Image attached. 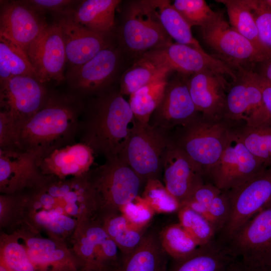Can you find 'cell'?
<instances>
[{"mask_svg":"<svg viewBox=\"0 0 271 271\" xmlns=\"http://www.w3.org/2000/svg\"><path fill=\"white\" fill-rule=\"evenodd\" d=\"M88 173L66 179L43 176L20 192L23 221L34 230H45L50 237L64 242L71 239L81 224L98 215Z\"/></svg>","mask_w":271,"mask_h":271,"instance_id":"obj_1","label":"cell"},{"mask_svg":"<svg viewBox=\"0 0 271 271\" xmlns=\"http://www.w3.org/2000/svg\"><path fill=\"white\" fill-rule=\"evenodd\" d=\"M84 107L72 96L49 94L42 107L16 127L13 148L33 154L39 162L54 150L73 144Z\"/></svg>","mask_w":271,"mask_h":271,"instance_id":"obj_2","label":"cell"},{"mask_svg":"<svg viewBox=\"0 0 271 271\" xmlns=\"http://www.w3.org/2000/svg\"><path fill=\"white\" fill-rule=\"evenodd\" d=\"M135 121L128 101L119 90L107 89L92 100L81 122L82 142L105 159L118 157Z\"/></svg>","mask_w":271,"mask_h":271,"instance_id":"obj_3","label":"cell"},{"mask_svg":"<svg viewBox=\"0 0 271 271\" xmlns=\"http://www.w3.org/2000/svg\"><path fill=\"white\" fill-rule=\"evenodd\" d=\"M242 123L224 117L210 118L200 113L187 124L170 133L173 144L201 169L206 182L218 162L234 129Z\"/></svg>","mask_w":271,"mask_h":271,"instance_id":"obj_4","label":"cell"},{"mask_svg":"<svg viewBox=\"0 0 271 271\" xmlns=\"http://www.w3.org/2000/svg\"><path fill=\"white\" fill-rule=\"evenodd\" d=\"M98 206V216L121 212L124 206L140 196L143 182L133 170L118 157L88 173Z\"/></svg>","mask_w":271,"mask_h":271,"instance_id":"obj_5","label":"cell"},{"mask_svg":"<svg viewBox=\"0 0 271 271\" xmlns=\"http://www.w3.org/2000/svg\"><path fill=\"white\" fill-rule=\"evenodd\" d=\"M172 144L170 132L136 119L128 140L118 157L145 184L149 180H160L165 156Z\"/></svg>","mask_w":271,"mask_h":271,"instance_id":"obj_6","label":"cell"},{"mask_svg":"<svg viewBox=\"0 0 271 271\" xmlns=\"http://www.w3.org/2000/svg\"><path fill=\"white\" fill-rule=\"evenodd\" d=\"M200 29L203 39L215 52L216 57L236 71L254 70L258 64L269 58L234 29L221 12Z\"/></svg>","mask_w":271,"mask_h":271,"instance_id":"obj_7","label":"cell"},{"mask_svg":"<svg viewBox=\"0 0 271 271\" xmlns=\"http://www.w3.org/2000/svg\"><path fill=\"white\" fill-rule=\"evenodd\" d=\"M227 192L230 215L224 227L216 236L225 243L253 216L271 204V167Z\"/></svg>","mask_w":271,"mask_h":271,"instance_id":"obj_8","label":"cell"},{"mask_svg":"<svg viewBox=\"0 0 271 271\" xmlns=\"http://www.w3.org/2000/svg\"><path fill=\"white\" fill-rule=\"evenodd\" d=\"M236 74L226 93L223 117L247 125L269 119L263 104L258 73L242 69Z\"/></svg>","mask_w":271,"mask_h":271,"instance_id":"obj_9","label":"cell"},{"mask_svg":"<svg viewBox=\"0 0 271 271\" xmlns=\"http://www.w3.org/2000/svg\"><path fill=\"white\" fill-rule=\"evenodd\" d=\"M121 37L128 50L143 54L172 42L148 0L135 1L129 7Z\"/></svg>","mask_w":271,"mask_h":271,"instance_id":"obj_10","label":"cell"},{"mask_svg":"<svg viewBox=\"0 0 271 271\" xmlns=\"http://www.w3.org/2000/svg\"><path fill=\"white\" fill-rule=\"evenodd\" d=\"M49 94L36 78L21 76L0 81V113L16 127L37 112Z\"/></svg>","mask_w":271,"mask_h":271,"instance_id":"obj_11","label":"cell"},{"mask_svg":"<svg viewBox=\"0 0 271 271\" xmlns=\"http://www.w3.org/2000/svg\"><path fill=\"white\" fill-rule=\"evenodd\" d=\"M237 127L209 178V183L223 191L238 187L267 168L243 145L237 135Z\"/></svg>","mask_w":271,"mask_h":271,"instance_id":"obj_12","label":"cell"},{"mask_svg":"<svg viewBox=\"0 0 271 271\" xmlns=\"http://www.w3.org/2000/svg\"><path fill=\"white\" fill-rule=\"evenodd\" d=\"M247 263L271 267V204L253 216L226 243Z\"/></svg>","mask_w":271,"mask_h":271,"instance_id":"obj_13","label":"cell"},{"mask_svg":"<svg viewBox=\"0 0 271 271\" xmlns=\"http://www.w3.org/2000/svg\"><path fill=\"white\" fill-rule=\"evenodd\" d=\"M145 54L169 68L185 75L203 71H211L236 79L237 71L216 57L204 50L177 43H170Z\"/></svg>","mask_w":271,"mask_h":271,"instance_id":"obj_14","label":"cell"},{"mask_svg":"<svg viewBox=\"0 0 271 271\" xmlns=\"http://www.w3.org/2000/svg\"><path fill=\"white\" fill-rule=\"evenodd\" d=\"M27 55L36 78L42 83L50 81L59 83L65 79V49L62 31L57 22L47 26Z\"/></svg>","mask_w":271,"mask_h":271,"instance_id":"obj_15","label":"cell"},{"mask_svg":"<svg viewBox=\"0 0 271 271\" xmlns=\"http://www.w3.org/2000/svg\"><path fill=\"white\" fill-rule=\"evenodd\" d=\"M187 76L178 73L174 79L167 82L163 99L150 118V125L170 132L200 113L190 96Z\"/></svg>","mask_w":271,"mask_h":271,"instance_id":"obj_16","label":"cell"},{"mask_svg":"<svg viewBox=\"0 0 271 271\" xmlns=\"http://www.w3.org/2000/svg\"><path fill=\"white\" fill-rule=\"evenodd\" d=\"M48 25L25 1L1 2L0 36L9 39L26 54Z\"/></svg>","mask_w":271,"mask_h":271,"instance_id":"obj_17","label":"cell"},{"mask_svg":"<svg viewBox=\"0 0 271 271\" xmlns=\"http://www.w3.org/2000/svg\"><path fill=\"white\" fill-rule=\"evenodd\" d=\"M119 54L111 45L83 64L70 67L66 77L69 85L86 95L106 90L117 71Z\"/></svg>","mask_w":271,"mask_h":271,"instance_id":"obj_18","label":"cell"},{"mask_svg":"<svg viewBox=\"0 0 271 271\" xmlns=\"http://www.w3.org/2000/svg\"><path fill=\"white\" fill-rule=\"evenodd\" d=\"M163 173L164 185L180 207L197 188L206 183L201 169L173 144L166 154Z\"/></svg>","mask_w":271,"mask_h":271,"instance_id":"obj_19","label":"cell"},{"mask_svg":"<svg viewBox=\"0 0 271 271\" xmlns=\"http://www.w3.org/2000/svg\"><path fill=\"white\" fill-rule=\"evenodd\" d=\"M72 13L59 16L57 21L62 31L66 62L70 67L83 64L111 45L110 34L98 33L82 26L73 19Z\"/></svg>","mask_w":271,"mask_h":271,"instance_id":"obj_20","label":"cell"},{"mask_svg":"<svg viewBox=\"0 0 271 271\" xmlns=\"http://www.w3.org/2000/svg\"><path fill=\"white\" fill-rule=\"evenodd\" d=\"M43 176L33 154L13 147L0 148V191L3 194L20 193Z\"/></svg>","mask_w":271,"mask_h":271,"instance_id":"obj_21","label":"cell"},{"mask_svg":"<svg viewBox=\"0 0 271 271\" xmlns=\"http://www.w3.org/2000/svg\"><path fill=\"white\" fill-rule=\"evenodd\" d=\"M187 84L192 100L201 114L210 118L223 117L230 85L224 75L203 71L191 75Z\"/></svg>","mask_w":271,"mask_h":271,"instance_id":"obj_22","label":"cell"},{"mask_svg":"<svg viewBox=\"0 0 271 271\" xmlns=\"http://www.w3.org/2000/svg\"><path fill=\"white\" fill-rule=\"evenodd\" d=\"M94 154L85 143H73L54 150L40 160L38 164L44 176L60 179L81 177L91 170Z\"/></svg>","mask_w":271,"mask_h":271,"instance_id":"obj_23","label":"cell"},{"mask_svg":"<svg viewBox=\"0 0 271 271\" xmlns=\"http://www.w3.org/2000/svg\"><path fill=\"white\" fill-rule=\"evenodd\" d=\"M236 258L226 243L215 237L190 255L173 260L168 271H224Z\"/></svg>","mask_w":271,"mask_h":271,"instance_id":"obj_24","label":"cell"},{"mask_svg":"<svg viewBox=\"0 0 271 271\" xmlns=\"http://www.w3.org/2000/svg\"><path fill=\"white\" fill-rule=\"evenodd\" d=\"M167 256L159 232H147L140 245L128 254L121 256L117 271H168Z\"/></svg>","mask_w":271,"mask_h":271,"instance_id":"obj_25","label":"cell"},{"mask_svg":"<svg viewBox=\"0 0 271 271\" xmlns=\"http://www.w3.org/2000/svg\"><path fill=\"white\" fill-rule=\"evenodd\" d=\"M119 0L81 1L71 13L73 19L95 32L109 34L114 25L115 13Z\"/></svg>","mask_w":271,"mask_h":271,"instance_id":"obj_26","label":"cell"},{"mask_svg":"<svg viewBox=\"0 0 271 271\" xmlns=\"http://www.w3.org/2000/svg\"><path fill=\"white\" fill-rule=\"evenodd\" d=\"M171 71L152 57L142 54L122 75L119 91L128 95L139 89L157 81L166 79Z\"/></svg>","mask_w":271,"mask_h":271,"instance_id":"obj_27","label":"cell"},{"mask_svg":"<svg viewBox=\"0 0 271 271\" xmlns=\"http://www.w3.org/2000/svg\"><path fill=\"white\" fill-rule=\"evenodd\" d=\"M26 249L36 271L80 270L77 259L71 249L62 241L56 239L51 245L44 249Z\"/></svg>","mask_w":271,"mask_h":271,"instance_id":"obj_28","label":"cell"},{"mask_svg":"<svg viewBox=\"0 0 271 271\" xmlns=\"http://www.w3.org/2000/svg\"><path fill=\"white\" fill-rule=\"evenodd\" d=\"M149 5L167 34L177 43L204 50L194 38L191 27L167 0H148Z\"/></svg>","mask_w":271,"mask_h":271,"instance_id":"obj_29","label":"cell"},{"mask_svg":"<svg viewBox=\"0 0 271 271\" xmlns=\"http://www.w3.org/2000/svg\"><path fill=\"white\" fill-rule=\"evenodd\" d=\"M104 229L115 242L121 256L133 251L141 243L145 228L134 227L121 212L98 216Z\"/></svg>","mask_w":271,"mask_h":271,"instance_id":"obj_30","label":"cell"},{"mask_svg":"<svg viewBox=\"0 0 271 271\" xmlns=\"http://www.w3.org/2000/svg\"><path fill=\"white\" fill-rule=\"evenodd\" d=\"M226 8L230 25L240 34L248 40L267 57H271V51L261 43L251 12L246 0H217Z\"/></svg>","mask_w":271,"mask_h":271,"instance_id":"obj_31","label":"cell"},{"mask_svg":"<svg viewBox=\"0 0 271 271\" xmlns=\"http://www.w3.org/2000/svg\"><path fill=\"white\" fill-rule=\"evenodd\" d=\"M238 137L247 149L266 167H271V121L254 125H239Z\"/></svg>","mask_w":271,"mask_h":271,"instance_id":"obj_32","label":"cell"},{"mask_svg":"<svg viewBox=\"0 0 271 271\" xmlns=\"http://www.w3.org/2000/svg\"><path fill=\"white\" fill-rule=\"evenodd\" d=\"M21 76L36 78L26 54L14 42L0 36V81Z\"/></svg>","mask_w":271,"mask_h":271,"instance_id":"obj_33","label":"cell"},{"mask_svg":"<svg viewBox=\"0 0 271 271\" xmlns=\"http://www.w3.org/2000/svg\"><path fill=\"white\" fill-rule=\"evenodd\" d=\"M167 82L166 79L155 82L129 95L128 103L137 120L149 123L152 115L163 99Z\"/></svg>","mask_w":271,"mask_h":271,"instance_id":"obj_34","label":"cell"},{"mask_svg":"<svg viewBox=\"0 0 271 271\" xmlns=\"http://www.w3.org/2000/svg\"><path fill=\"white\" fill-rule=\"evenodd\" d=\"M159 236L164 251L173 260L184 258L200 246L179 223L166 226Z\"/></svg>","mask_w":271,"mask_h":271,"instance_id":"obj_35","label":"cell"},{"mask_svg":"<svg viewBox=\"0 0 271 271\" xmlns=\"http://www.w3.org/2000/svg\"><path fill=\"white\" fill-rule=\"evenodd\" d=\"M178 212L179 223L200 246L207 244L216 237L213 226L202 214L186 205L180 207Z\"/></svg>","mask_w":271,"mask_h":271,"instance_id":"obj_36","label":"cell"},{"mask_svg":"<svg viewBox=\"0 0 271 271\" xmlns=\"http://www.w3.org/2000/svg\"><path fill=\"white\" fill-rule=\"evenodd\" d=\"M0 259L11 271H36L15 232L1 237Z\"/></svg>","mask_w":271,"mask_h":271,"instance_id":"obj_37","label":"cell"},{"mask_svg":"<svg viewBox=\"0 0 271 271\" xmlns=\"http://www.w3.org/2000/svg\"><path fill=\"white\" fill-rule=\"evenodd\" d=\"M155 212L171 213L178 211L179 205L160 180H148L141 196Z\"/></svg>","mask_w":271,"mask_h":271,"instance_id":"obj_38","label":"cell"},{"mask_svg":"<svg viewBox=\"0 0 271 271\" xmlns=\"http://www.w3.org/2000/svg\"><path fill=\"white\" fill-rule=\"evenodd\" d=\"M173 6L192 27H203L212 21L218 14L204 0H176Z\"/></svg>","mask_w":271,"mask_h":271,"instance_id":"obj_39","label":"cell"},{"mask_svg":"<svg viewBox=\"0 0 271 271\" xmlns=\"http://www.w3.org/2000/svg\"><path fill=\"white\" fill-rule=\"evenodd\" d=\"M262 45L271 51V6L266 0H246Z\"/></svg>","mask_w":271,"mask_h":271,"instance_id":"obj_40","label":"cell"},{"mask_svg":"<svg viewBox=\"0 0 271 271\" xmlns=\"http://www.w3.org/2000/svg\"><path fill=\"white\" fill-rule=\"evenodd\" d=\"M121 212L134 227L145 228L155 213L154 210L141 196L123 207Z\"/></svg>","mask_w":271,"mask_h":271,"instance_id":"obj_41","label":"cell"},{"mask_svg":"<svg viewBox=\"0 0 271 271\" xmlns=\"http://www.w3.org/2000/svg\"><path fill=\"white\" fill-rule=\"evenodd\" d=\"M230 213V203L228 192L222 191L212 201L205 216L215 228L216 236L225 225Z\"/></svg>","mask_w":271,"mask_h":271,"instance_id":"obj_42","label":"cell"},{"mask_svg":"<svg viewBox=\"0 0 271 271\" xmlns=\"http://www.w3.org/2000/svg\"><path fill=\"white\" fill-rule=\"evenodd\" d=\"M221 191L214 184L206 182L197 188L181 207L187 206L205 217L209 206Z\"/></svg>","mask_w":271,"mask_h":271,"instance_id":"obj_43","label":"cell"},{"mask_svg":"<svg viewBox=\"0 0 271 271\" xmlns=\"http://www.w3.org/2000/svg\"><path fill=\"white\" fill-rule=\"evenodd\" d=\"M25 2L38 13L42 15L50 12L58 16L72 13L78 1L70 0H29Z\"/></svg>","mask_w":271,"mask_h":271,"instance_id":"obj_44","label":"cell"},{"mask_svg":"<svg viewBox=\"0 0 271 271\" xmlns=\"http://www.w3.org/2000/svg\"><path fill=\"white\" fill-rule=\"evenodd\" d=\"M224 271H271V267L252 265L237 257L227 266Z\"/></svg>","mask_w":271,"mask_h":271,"instance_id":"obj_45","label":"cell"},{"mask_svg":"<svg viewBox=\"0 0 271 271\" xmlns=\"http://www.w3.org/2000/svg\"><path fill=\"white\" fill-rule=\"evenodd\" d=\"M258 74V80L262 91L264 107L271 121V83Z\"/></svg>","mask_w":271,"mask_h":271,"instance_id":"obj_46","label":"cell"},{"mask_svg":"<svg viewBox=\"0 0 271 271\" xmlns=\"http://www.w3.org/2000/svg\"><path fill=\"white\" fill-rule=\"evenodd\" d=\"M258 70L255 71L271 83V57L258 64Z\"/></svg>","mask_w":271,"mask_h":271,"instance_id":"obj_47","label":"cell"},{"mask_svg":"<svg viewBox=\"0 0 271 271\" xmlns=\"http://www.w3.org/2000/svg\"><path fill=\"white\" fill-rule=\"evenodd\" d=\"M0 271H11L5 263L0 259Z\"/></svg>","mask_w":271,"mask_h":271,"instance_id":"obj_48","label":"cell"},{"mask_svg":"<svg viewBox=\"0 0 271 271\" xmlns=\"http://www.w3.org/2000/svg\"><path fill=\"white\" fill-rule=\"evenodd\" d=\"M267 3L271 6V0H266Z\"/></svg>","mask_w":271,"mask_h":271,"instance_id":"obj_49","label":"cell"},{"mask_svg":"<svg viewBox=\"0 0 271 271\" xmlns=\"http://www.w3.org/2000/svg\"><path fill=\"white\" fill-rule=\"evenodd\" d=\"M78 271H81V270H78Z\"/></svg>","mask_w":271,"mask_h":271,"instance_id":"obj_50","label":"cell"}]
</instances>
